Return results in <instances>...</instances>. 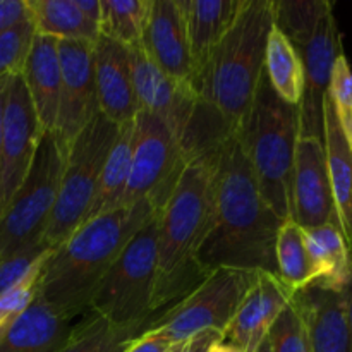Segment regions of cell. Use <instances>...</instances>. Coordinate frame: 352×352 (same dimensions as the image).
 Listing matches in <instances>:
<instances>
[{
	"mask_svg": "<svg viewBox=\"0 0 352 352\" xmlns=\"http://www.w3.org/2000/svg\"><path fill=\"white\" fill-rule=\"evenodd\" d=\"M282 222L261 196L236 129L217 153L212 229L199 265L206 275L220 267L277 275L275 241Z\"/></svg>",
	"mask_w": 352,
	"mask_h": 352,
	"instance_id": "1",
	"label": "cell"
},
{
	"mask_svg": "<svg viewBox=\"0 0 352 352\" xmlns=\"http://www.w3.org/2000/svg\"><path fill=\"white\" fill-rule=\"evenodd\" d=\"M158 210L148 199L82 222L41 265L38 294L62 318L85 315L109 268Z\"/></svg>",
	"mask_w": 352,
	"mask_h": 352,
	"instance_id": "2",
	"label": "cell"
},
{
	"mask_svg": "<svg viewBox=\"0 0 352 352\" xmlns=\"http://www.w3.org/2000/svg\"><path fill=\"white\" fill-rule=\"evenodd\" d=\"M219 148L186 164L174 191L158 212L153 311L181 301L206 277L199 265V251L212 229Z\"/></svg>",
	"mask_w": 352,
	"mask_h": 352,
	"instance_id": "3",
	"label": "cell"
},
{
	"mask_svg": "<svg viewBox=\"0 0 352 352\" xmlns=\"http://www.w3.org/2000/svg\"><path fill=\"white\" fill-rule=\"evenodd\" d=\"M275 26V0H243L223 40L191 88L232 127L244 122L263 74L265 48Z\"/></svg>",
	"mask_w": 352,
	"mask_h": 352,
	"instance_id": "4",
	"label": "cell"
},
{
	"mask_svg": "<svg viewBox=\"0 0 352 352\" xmlns=\"http://www.w3.org/2000/svg\"><path fill=\"white\" fill-rule=\"evenodd\" d=\"M237 133L261 196L278 219H289L291 177L299 140V107L278 98L265 69L250 113Z\"/></svg>",
	"mask_w": 352,
	"mask_h": 352,
	"instance_id": "5",
	"label": "cell"
},
{
	"mask_svg": "<svg viewBox=\"0 0 352 352\" xmlns=\"http://www.w3.org/2000/svg\"><path fill=\"white\" fill-rule=\"evenodd\" d=\"M158 270V212L124 246L96 287L88 311L112 325H133L153 318ZM86 311V313H88Z\"/></svg>",
	"mask_w": 352,
	"mask_h": 352,
	"instance_id": "6",
	"label": "cell"
},
{
	"mask_svg": "<svg viewBox=\"0 0 352 352\" xmlns=\"http://www.w3.org/2000/svg\"><path fill=\"white\" fill-rule=\"evenodd\" d=\"M119 126L98 113L65 151L57 203L43 239L52 250L64 243L86 220L107 157Z\"/></svg>",
	"mask_w": 352,
	"mask_h": 352,
	"instance_id": "7",
	"label": "cell"
},
{
	"mask_svg": "<svg viewBox=\"0 0 352 352\" xmlns=\"http://www.w3.org/2000/svg\"><path fill=\"white\" fill-rule=\"evenodd\" d=\"M65 151L45 131L23 184L0 213V261L43 239L60 188Z\"/></svg>",
	"mask_w": 352,
	"mask_h": 352,
	"instance_id": "8",
	"label": "cell"
},
{
	"mask_svg": "<svg viewBox=\"0 0 352 352\" xmlns=\"http://www.w3.org/2000/svg\"><path fill=\"white\" fill-rule=\"evenodd\" d=\"M256 275L258 272L215 268L181 301L162 309L150 330L164 333L172 344H182L206 330H215L226 337Z\"/></svg>",
	"mask_w": 352,
	"mask_h": 352,
	"instance_id": "9",
	"label": "cell"
},
{
	"mask_svg": "<svg viewBox=\"0 0 352 352\" xmlns=\"http://www.w3.org/2000/svg\"><path fill=\"white\" fill-rule=\"evenodd\" d=\"M181 144L170 127L150 112L140 110L134 119L131 174L119 201L129 206L148 199L160 212L186 167Z\"/></svg>",
	"mask_w": 352,
	"mask_h": 352,
	"instance_id": "10",
	"label": "cell"
},
{
	"mask_svg": "<svg viewBox=\"0 0 352 352\" xmlns=\"http://www.w3.org/2000/svg\"><path fill=\"white\" fill-rule=\"evenodd\" d=\"M43 133L23 78L12 76L0 144V213L23 184Z\"/></svg>",
	"mask_w": 352,
	"mask_h": 352,
	"instance_id": "11",
	"label": "cell"
},
{
	"mask_svg": "<svg viewBox=\"0 0 352 352\" xmlns=\"http://www.w3.org/2000/svg\"><path fill=\"white\" fill-rule=\"evenodd\" d=\"M305 71V91L299 103V138L323 140V105L330 76L342 52L333 7L327 10L308 36L294 41Z\"/></svg>",
	"mask_w": 352,
	"mask_h": 352,
	"instance_id": "12",
	"label": "cell"
},
{
	"mask_svg": "<svg viewBox=\"0 0 352 352\" xmlns=\"http://www.w3.org/2000/svg\"><path fill=\"white\" fill-rule=\"evenodd\" d=\"M60 60V105L54 136L67 151L74 138L100 113L95 82L93 43L58 40Z\"/></svg>",
	"mask_w": 352,
	"mask_h": 352,
	"instance_id": "13",
	"label": "cell"
},
{
	"mask_svg": "<svg viewBox=\"0 0 352 352\" xmlns=\"http://www.w3.org/2000/svg\"><path fill=\"white\" fill-rule=\"evenodd\" d=\"M291 215L302 229L337 223L325 146L320 138H299L291 177Z\"/></svg>",
	"mask_w": 352,
	"mask_h": 352,
	"instance_id": "14",
	"label": "cell"
},
{
	"mask_svg": "<svg viewBox=\"0 0 352 352\" xmlns=\"http://www.w3.org/2000/svg\"><path fill=\"white\" fill-rule=\"evenodd\" d=\"M129 52L131 74L140 110L160 117L170 127L181 144L198 105V95L191 85L177 81L162 72L144 55L141 47L129 48Z\"/></svg>",
	"mask_w": 352,
	"mask_h": 352,
	"instance_id": "15",
	"label": "cell"
},
{
	"mask_svg": "<svg viewBox=\"0 0 352 352\" xmlns=\"http://www.w3.org/2000/svg\"><path fill=\"white\" fill-rule=\"evenodd\" d=\"M140 47L162 72L191 85L195 67L182 0H151Z\"/></svg>",
	"mask_w": 352,
	"mask_h": 352,
	"instance_id": "16",
	"label": "cell"
},
{
	"mask_svg": "<svg viewBox=\"0 0 352 352\" xmlns=\"http://www.w3.org/2000/svg\"><path fill=\"white\" fill-rule=\"evenodd\" d=\"M292 292L277 275L258 272L253 287L248 291L226 332V340L241 352H256L285 308Z\"/></svg>",
	"mask_w": 352,
	"mask_h": 352,
	"instance_id": "17",
	"label": "cell"
},
{
	"mask_svg": "<svg viewBox=\"0 0 352 352\" xmlns=\"http://www.w3.org/2000/svg\"><path fill=\"white\" fill-rule=\"evenodd\" d=\"M93 58L100 113L117 126L133 122L140 105L131 74L129 48L100 34L93 43Z\"/></svg>",
	"mask_w": 352,
	"mask_h": 352,
	"instance_id": "18",
	"label": "cell"
},
{
	"mask_svg": "<svg viewBox=\"0 0 352 352\" xmlns=\"http://www.w3.org/2000/svg\"><path fill=\"white\" fill-rule=\"evenodd\" d=\"M291 302L305 322L311 352H352L342 292L311 284L294 292Z\"/></svg>",
	"mask_w": 352,
	"mask_h": 352,
	"instance_id": "19",
	"label": "cell"
},
{
	"mask_svg": "<svg viewBox=\"0 0 352 352\" xmlns=\"http://www.w3.org/2000/svg\"><path fill=\"white\" fill-rule=\"evenodd\" d=\"M72 320L62 318L36 294L30 306L0 330V352H57L71 339Z\"/></svg>",
	"mask_w": 352,
	"mask_h": 352,
	"instance_id": "20",
	"label": "cell"
},
{
	"mask_svg": "<svg viewBox=\"0 0 352 352\" xmlns=\"http://www.w3.org/2000/svg\"><path fill=\"white\" fill-rule=\"evenodd\" d=\"M24 86L34 107L43 131L54 133L60 105V60L58 40L34 34L24 67L21 71Z\"/></svg>",
	"mask_w": 352,
	"mask_h": 352,
	"instance_id": "21",
	"label": "cell"
},
{
	"mask_svg": "<svg viewBox=\"0 0 352 352\" xmlns=\"http://www.w3.org/2000/svg\"><path fill=\"white\" fill-rule=\"evenodd\" d=\"M243 0H182L195 76L203 71L232 26ZM192 82V81H191Z\"/></svg>",
	"mask_w": 352,
	"mask_h": 352,
	"instance_id": "22",
	"label": "cell"
},
{
	"mask_svg": "<svg viewBox=\"0 0 352 352\" xmlns=\"http://www.w3.org/2000/svg\"><path fill=\"white\" fill-rule=\"evenodd\" d=\"M323 146L337 223L352 248V146L340 129L329 96L323 105Z\"/></svg>",
	"mask_w": 352,
	"mask_h": 352,
	"instance_id": "23",
	"label": "cell"
},
{
	"mask_svg": "<svg viewBox=\"0 0 352 352\" xmlns=\"http://www.w3.org/2000/svg\"><path fill=\"white\" fill-rule=\"evenodd\" d=\"M306 250L311 261L315 282L322 287L342 292L351 278V246L333 223L305 229Z\"/></svg>",
	"mask_w": 352,
	"mask_h": 352,
	"instance_id": "24",
	"label": "cell"
},
{
	"mask_svg": "<svg viewBox=\"0 0 352 352\" xmlns=\"http://www.w3.org/2000/svg\"><path fill=\"white\" fill-rule=\"evenodd\" d=\"M134 146V120L119 126L116 141H113L110 153L107 157L103 170L100 174L98 186L93 196L91 206L86 220L105 213L109 210L119 208V201L126 191L127 181L131 174V162H133ZM85 220V222H86Z\"/></svg>",
	"mask_w": 352,
	"mask_h": 352,
	"instance_id": "25",
	"label": "cell"
},
{
	"mask_svg": "<svg viewBox=\"0 0 352 352\" xmlns=\"http://www.w3.org/2000/svg\"><path fill=\"white\" fill-rule=\"evenodd\" d=\"M36 34L57 40H79L95 43L98 24L91 23L76 0H26Z\"/></svg>",
	"mask_w": 352,
	"mask_h": 352,
	"instance_id": "26",
	"label": "cell"
},
{
	"mask_svg": "<svg viewBox=\"0 0 352 352\" xmlns=\"http://www.w3.org/2000/svg\"><path fill=\"white\" fill-rule=\"evenodd\" d=\"M158 315L133 325H112L88 311L74 325L67 344L57 352H124L138 337L151 329Z\"/></svg>",
	"mask_w": 352,
	"mask_h": 352,
	"instance_id": "27",
	"label": "cell"
},
{
	"mask_svg": "<svg viewBox=\"0 0 352 352\" xmlns=\"http://www.w3.org/2000/svg\"><path fill=\"white\" fill-rule=\"evenodd\" d=\"M265 74L278 98L299 107L305 91V71L298 50L287 36L274 26L265 48Z\"/></svg>",
	"mask_w": 352,
	"mask_h": 352,
	"instance_id": "28",
	"label": "cell"
},
{
	"mask_svg": "<svg viewBox=\"0 0 352 352\" xmlns=\"http://www.w3.org/2000/svg\"><path fill=\"white\" fill-rule=\"evenodd\" d=\"M277 277L294 294L315 282L311 261L306 250L305 229L292 219H285L275 241Z\"/></svg>",
	"mask_w": 352,
	"mask_h": 352,
	"instance_id": "29",
	"label": "cell"
},
{
	"mask_svg": "<svg viewBox=\"0 0 352 352\" xmlns=\"http://www.w3.org/2000/svg\"><path fill=\"white\" fill-rule=\"evenodd\" d=\"M100 34L127 48L140 47L151 0H100Z\"/></svg>",
	"mask_w": 352,
	"mask_h": 352,
	"instance_id": "30",
	"label": "cell"
},
{
	"mask_svg": "<svg viewBox=\"0 0 352 352\" xmlns=\"http://www.w3.org/2000/svg\"><path fill=\"white\" fill-rule=\"evenodd\" d=\"M36 34L31 17L0 34V79L21 74Z\"/></svg>",
	"mask_w": 352,
	"mask_h": 352,
	"instance_id": "31",
	"label": "cell"
},
{
	"mask_svg": "<svg viewBox=\"0 0 352 352\" xmlns=\"http://www.w3.org/2000/svg\"><path fill=\"white\" fill-rule=\"evenodd\" d=\"M327 96L336 110L344 136L352 146V71L344 54H340L333 64Z\"/></svg>",
	"mask_w": 352,
	"mask_h": 352,
	"instance_id": "32",
	"label": "cell"
},
{
	"mask_svg": "<svg viewBox=\"0 0 352 352\" xmlns=\"http://www.w3.org/2000/svg\"><path fill=\"white\" fill-rule=\"evenodd\" d=\"M272 352H311L305 322L291 305L282 311L268 332Z\"/></svg>",
	"mask_w": 352,
	"mask_h": 352,
	"instance_id": "33",
	"label": "cell"
},
{
	"mask_svg": "<svg viewBox=\"0 0 352 352\" xmlns=\"http://www.w3.org/2000/svg\"><path fill=\"white\" fill-rule=\"evenodd\" d=\"M50 251L52 248L48 246L47 241L41 239L40 243L31 244L0 261V296L23 280L38 265L43 263Z\"/></svg>",
	"mask_w": 352,
	"mask_h": 352,
	"instance_id": "34",
	"label": "cell"
},
{
	"mask_svg": "<svg viewBox=\"0 0 352 352\" xmlns=\"http://www.w3.org/2000/svg\"><path fill=\"white\" fill-rule=\"evenodd\" d=\"M41 265H38L23 280L17 282L14 287H10L9 291H6L0 296V330L9 325L16 316H19L33 302V299L36 298L38 285H40Z\"/></svg>",
	"mask_w": 352,
	"mask_h": 352,
	"instance_id": "35",
	"label": "cell"
},
{
	"mask_svg": "<svg viewBox=\"0 0 352 352\" xmlns=\"http://www.w3.org/2000/svg\"><path fill=\"white\" fill-rule=\"evenodd\" d=\"M30 17L26 0H0V34Z\"/></svg>",
	"mask_w": 352,
	"mask_h": 352,
	"instance_id": "36",
	"label": "cell"
},
{
	"mask_svg": "<svg viewBox=\"0 0 352 352\" xmlns=\"http://www.w3.org/2000/svg\"><path fill=\"white\" fill-rule=\"evenodd\" d=\"M177 344H172L164 333L157 330H148L138 337L124 352H170Z\"/></svg>",
	"mask_w": 352,
	"mask_h": 352,
	"instance_id": "37",
	"label": "cell"
},
{
	"mask_svg": "<svg viewBox=\"0 0 352 352\" xmlns=\"http://www.w3.org/2000/svg\"><path fill=\"white\" fill-rule=\"evenodd\" d=\"M226 340V337L220 332L215 330H206V332L198 333V336L191 337L186 342H182L179 352H210L217 342H222Z\"/></svg>",
	"mask_w": 352,
	"mask_h": 352,
	"instance_id": "38",
	"label": "cell"
},
{
	"mask_svg": "<svg viewBox=\"0 0 352 352\" xmlns=\"http://www.w3.org/2000/svg\"><path fill=\"white\" fill-rule=\"evenodd\" d=\"M78 7L81 9V12L88 17L91 23L100 24V14H102V6H100V0H76ZM100 30V28H98Z\"/></svg>",
	"mask_w": 352,
	"mask_h": 352,
	"instance_id": "39",
	"label": "cell"
},
{
	"mask_svg": "<svg viewBox=\"0 0 352 352\" xmlns=\"http://www.w3.org/2000/svg\"><path fill=\"white\" fill-rule=\"evenodd\" d=\"M12 76L0 79V144H2V129H3V113H6L7 93H9V82Z\"/></svg>",
	"mask_w": 352,
	"mask_h": 352,
	"instance_id": "40",
	"label": "cell"
},
{
	"mask_svg": "<svg viewBox=\"0 0 352 352\" xmlns=\"http://www.w3.org/2000/svg\"><path fill=\"white\" fill-rule=\"evenodd\" d=\"M351 256H352V248H351ZM342 296H344V306H346L347 325H349V332H351V339H352V272H351L349 282H347V285L344 287Z\"/></svg>",
	"mask_w": 352,
	"mask_h": 352,
	"instance_id": "41",
	"label": "cell"
},
{
	"mask_svg": "<svg viewBox=\"0 0 352 352\" xmlns=\"http://www.w3.org/2000/svg\"><path fill=\"white\" fill-rule=\"evenodd\" d=\"M210 352H241L237 349L236 346H232L230 342H227V340H222V342H217L215 346L210 349Z\"/></svg>",
	"mask_w": 352,
	"mask_h": 352,
	"instance_id": "42",
	"label": "cell"
},
{
	"mask_svg": "<svg viewBox=\"0 0 352 352\" xmlns=\"http://www.w3.org/2000/svg\"><path fill=\"white\" fill-rule=\"evenodd\" d=\"M256 352H272V346H270V340H268V337L263 340V342H261V346L258 347Z\"/></svg>",
	"mask_w": 352,
	"mask_h": 352,
	"instance_id": "43",
	"label": "cell"
},
{
	"mask_svg": "<svg viewBox=\"0 0 352 352\" xmlns=\"http://www.w3.org/2000/svg\"><path fill=\"white\" fill-rule=\"evenodd\" d=\"M181 346H182V344H177V346H175L174 349H172L170 352H179V349H181Z\"/></svg>",
	"mask_w": 352,
	"mask_h": 352,
	"instance_id": "44",
	"label": "cell"
}]
</instances>
